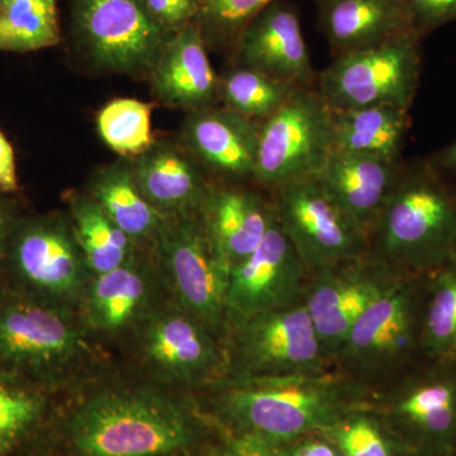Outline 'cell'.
<instances>
[{"instance_id": "cell-1", "label": "cell", "mask_w": 456, "mask_h": 456, "mask_svg": "<svg viewBox=\"0 0 456 456\" xmlns=\"http://www.w3.org/2000/svg\"><path fill=\"white\" fill-rule=\"evenodd\" d=\"M204 392L218 425L281 444L320 434L371 397L365 382L331 369L288 377L224 378Z\"/></svg>"}, {"instance_id": "cell-2", "label": "cell", "mask_w": 456, "mask_h": 456, "mask_svg": "<svg viewBox=\"0 0 456 456\" xmlns=\"http://www.w3.org/2000/svg\"><path fill=\"white\" fill-rule=\"evenodd\" d=\"M203 434L197 408L154 383L101 387L65 422L75 456H174L193 449Z\"/></svg>"}, {"instance_id": "cell-3", "label": "cell", "mask_w": 456, "mask_h": 456, "mask_svg": "<svg viewBox=\"0 0 456 456\" xmlns=\"http://www.w3.org/2000/svg\"><path fill=\"white\" fill-rule=\"evenodd\" d=\"M107 360L79 311L0 284V377L64 391L94 382Z\"/></svg>"}, {"instance_id": "cell-4", "label": "cell", "mask_w": 456, "mask_h": 456, "mask_svg": "<svg viewBox=\"0 0 456 456\" xmlns=\"http://www.w3.org/2000/svg\"><path fill=\"white\" fill-rule=\"evenodd\" d=\"M369 255L419 277L456 260V189L426 159L401 164L369 233Z\"/></svg>"}, {"instance_id": "cell-5", "label": "cell", "mask_w": 456, "mask_h": 456, "mask_svg": "<svg viewBox=\"0 0 456 456\" xmlns=\"http://www.w3.org/2000/svg\"><path fill=\"white\" fill-rule=\"evenodd\" d=\"M3 268L8 283L44 301L79 311L92 281L68 213L53 211L18 220Z\"/></svg>"}, {"instance_id": "cell-6", "label": "cell", "mask_w": 456, "mask_h": 456, "mask_svg": "<svg viewBox=\"0 0 456 456\" xmlns=\"http://www.w3.org/2000/svg\"><path fill=\"white\" fill-rule=\"evenodd\" d=\"M128 342L150 382L165 388L204 391L226 377L224 342L173 298L156 308Z\"/></svg>"}, {"instance_id": "cell-7", "label": "cell", "mask_w": 456, "mask_h": 456, "mask_svg": "<svg viewBox=\"0 0 456 456\" xmlns=\"http://www.w3.org/2000/svg\"><path fill=\"white\" fill-rule=\"evenodd\" d=\"M421 42L410 33L335 57L317 74L314 89L331 112L373 106L410 110L421 80Z\"/></svg>"}, {"instance_id": "cell-8", "label": "cell", "mask_w": 456, "mask_h": 456, "mask_svg": "<svg viewBox=\"0 0 456 456\" xmlns=\"http://www.w3.org/2000/svg\"><path fill=\"white\" fill-rule=\"evenodd\" d=\"M425 275L406 274L365 311L335 355L344 373L362 380L412 368L421 360Z\"/></svg>"}, {"instance_id": "cell-9", "label": "cell", "mask_w": 456, "mask_h": 456, "mask_svg": "<svg viewBox=\"0 0 456 456\" xmlns=\"http://www.w3.org/2000/svg\"><path fill=\"white\" fill-rule=\"evenodd\" d=\"M224 347L231 379L320 373L334 365L305 302L248 318L228 331Z\"/></svg>"}, {"instance_id": "cell-10", "label": "cell", "mask_w": 456, "mask_h": 456, "mask_svg": "<svg viewBox=\"0 0 456 456\" xmlns=\"http://www.w3.org/2000/svg\"><path fill=\"white\" fill-rule=\"evenodd\" d=\"M70 16L77 49L107 73L149 77L173 36L142 0H70Z\"/></svg>"}, {"instance_id": "cell-11", "label": "cell", "mask_w": 456, "mask_h": 456, "mask_svg": "<svg viewBox=\"0 0 456 456\" xmlns=\"http://www.w3.org/2000/svg\"><path fill=\"white\" fill-rule=\"evenodd\" d=\"M151 250L171 298L224 344L230 273L218 259L200 213L165 218Z\"/></svg>"}, {"instance_id": "cell-12", "label": "cell", "mask_w": 456, "mask_h": 456, "mask_svg": "<svg viewBox=\"0 0 456 456\" xmlns=\"http://www.w3.org/2000/svg\"><path fill=\"white\" fill-rule=\"evenodd\" d=\"M368 404L411 455L456 456V369L419 360Z\"/></svg>"}, {"instance_id": "cell-13", "label": "cell", "mask_w": 456, "mask_h": 456, "mask_svg": "<svg viewBox=\"0 0 456 456\" xmlns=\"http://www.w3.org/2000/svg\"><path fill=\"white\" fill-rule=\"evenodd\" d=\"M334 150L331 110L314 86L298 88L260 122L254 183L273 191L316 175Z\"/></svg>"}, {"instance_id": "cell-14", "label": "cell", "mask_w": 456, "mask_h": 456, "mask_svg": "<svg viewBox=\"0 0 456 456\" xmlns=\"http://www.w3.org/2000/svg\"><path fill=\"white\" fill-rule=\"evenodd\" d=\"M281 230L308 274L369 254V235L330 196L316 176L270 191Z\"/></svg>"}, {"instance_id": "cell-15", "label": "cell", "mask_w": 456, "mask_h": 456, "mask_svg": "<svg viewBox=\"0 0 456 456\" xmlns=\"http://www.w3.org/2000/svg\"><path fill=\"white\" fill-rule=\"evenodd\" d=\"M403 275L369 254L308 274L303 302L332 362L356 321Z\"/></svg>"}, {"instance_id": "cell-16", "label": "cell", "mask_w": 456, "mask_h": 456, "mask_svg": "<svg viewBox=\"0 0 456 456\" xmlns=\"http://www.w3.org/2000/svg\"><path fill=\"white\" fill-rule=\"evenodd\" d=\"M169 298L154 253L140 248L119 268L92 278L79 314L99 341L128 340Z\"/></svg>"}, {"instance_id": "cell-17", "label": "cell", "mask_w": 456, "mask_h": 456, "mask_svg": "<svg viewBox=\"0 0 456 456\" xmlns=\"http://www.w3.org/2000/svg\"><path fill=\"white\" fill-rule=\"evenodd\" d=\"M307 279L305 264L275 218L256 250L230 272L227 334L263 312L302 303Z\"/></svg>"}, {"instance_id": "cell-18", "label": "cell", "mask_w": 456, "mask_h": 456, "mask_svg": "<svg viewBox=\"0 0 456 456\" xmlns=\"http://www.w3.org/2000/svg\"><path fill=\"white\" fill-rule=\"evenodd\" d=\"M232 53L236 66L301 88L316 84L298 11L292 3L277 0L264 9L246 26Z\"/></svg>"}, {"instance_id": "cell-19", "label": "cell", "mask_w": 456, "mask_h": 456, "mask_svg": "<svg viewBox=\"0 0 456 456\" xmlns=\"http://www.w3.org/2000/svg\"><path fill=\"white\" fill-rule=\"evenodd\" d=\"M207 236L231 272L256 250L277 218L273 198L242 183L211 182L200 211Z\"/></svg>"}, {"instance_id": "cell-20", "label": "cell", "mask_w": 456, "mask_h": 456, "mask_svg": "<svg viewBox=\"0 0 456 456\" xmlns=\"http://www.w3.org/2000/svg\"><path fill=\"white\" fill-rule=\"evenodd\" d=\"M259 131V122L215 106L187 114L182 142L216 180L254 182Z\"/></svg>"}, {"instance_id": "cell-21", "label": "cell", "mask_w": 456, "mask_h": 456, "mask_svg": "<svg viewBox=\"0 0 456 456\" xmlns=\"http://www.w3.org/2000/svg\"><path fill=\"white\" fill-rule=\"evenodd\" d=\"M130 161L141 193L164 217L200 213L211 180L182 141L155 139Z\"/></svg>"}, {"instance_id": "cell-22", "label": "cell", "mask_w": 456, "mask_h": 456, "mask_svg": "<svg viewBox=\"0 0 456 456\" xmlns=\"http://www.w3.org/2000/svg\"><path fill=\"white\" fill-rule=\"evenodd\" d=\"M207 50L194 22L171 36L149 75L156 103L189 113L215 107L220 102V75Z\"/></svg>"}, {"instance_id": "cell-23", "label": "cell", "mask_w": 456, "mask_h": 456, "mask_svg": "<svg viewBox=\"0 0 456 456\" xmlns=\"http://www.w3.org/2000/svg\"><path fill=\"white\" fill-rule=\"evenodd\" d=\"M316 5L334 59L417 33L402 0H316Z\"/></svg>"}, {"instance_id": "cell-24", "label": "cell", "mask_w": 456, "mask_h": 456, "mask_svg": "<svg viewBox=\"0 0 456 456\" xmlns=\"http://www.w3.org/2000/svg\"><path fill=\"white\" fill-rule=\"evenodd\" d=\"M402 163L334 149L314 176L342 211L369 235L391 193Z\"/></svg>"}, {"instance_id": "cell-25", "label": "cell", "mask_w": 456, "mask_h": 456, "mask_svg": "<svg viewBox=\"0 0 456 456\" xmlns=\"http://www.w3.org/2000/svg\"><path fill=\"white\" fill-rule=\"evenodd\" d=\"M86 191L134 244L145 250L154 248L167 217L141 193L128 159L93 171Z\"/></svg>"}, {"instance_id": "cell-26", "label": "cell", "mask_w": 456, "mask_h": 456, "mask_svg": "<svg viewBox=\"0 0 456 456\" xmlns=\"http://www.w3.org/2000/svg\"><path fill=\"white\" fill-rule=\"evenodd\" d=\"M334 149L401 163L411 128L410 110L373 106L331 112Z\"/></svg>"}, {"instance_id": "cell-27", "label": "cell", "mask_w": 456, "mask_h": 456, "mask_svg": "<svg viewBox=\"0 0 456 456\" xmlns=\"http://www.w3.org/2000/svg\"><path fill=\"white\" fill-rule=\"evenodd\" d=\"M65 203L75 239L93 277L119 268L140 250L86 191H69Z\"/></svg>"}, {"instance_id": "cell-28", "label": "cell", "mask_w": 456, "mask_h": 456, "mask_svg": "<svg viewBox=\"0 0 456 456\" xmlns=\"http://www.w3.org/2000/svg\"><path fill=\"white\" fill-rule=\"evenodd\" d=\"M419 356L456 369V260L425 275Z\"/></svg>"}, {"instance_id": "cell-29", "label": "cell", "mask_w": 456, "mask_h": 456, "mask_svg": "<svg viewBox=\"0 0 456 456\" xmlns=\"http://www.w3.org/2000/svg\"><path fill=\"white\" fill-rule=\"evenodd\" d=\"M61 42L56 0H0V51L36 53Z\"/></svg>"}, {"instance_id": "cell-30", "label": "cell", "mask_w": 456, "mask_h": 456, "mask_svg": "<svg viewBox=\"0 0 456 456\" xmlns=\"http://www.w3.org/2000/svg\"><path fill=\"white\" fill-rule=\"evenodd\" d=\"M301 86L281 82L254 69L236 66L220 77L222 106L255 122H263L284 106Z\"/></svg>"}, {"instance_id": "cell-31", "label": "cell", "mask_w": 456, "mask_h": 456, "mask_svg": "<svg viewBox=\"0 0 456 456\" xmlns=\"http://www.w3.org/2000/svg\"><path fill=\"white\" fill-rule=\"evenodd\" d=\"M154 103L136 98L112 99L97 114L99 136L119 158H137L154 143Z\"/></svg>"}, {"instance_id": "cell-32", "label": "cell", "mask_w": 456, "mask_h": 456, "mask_svg": "<svg viewBox=\"0 0 456 456\" xmlns=\"http://www.w3.org/2000/svg\"><path fill=\"white\" fill-rule=\"evenodd\" d=\"M320 434L334 444L341 456H412L368 402Z\"/></svg>"}, {"instance_id": "cell-33", "label": "cell", "mask_w": 456, "mask_h": 456, "mask_svg": "<svg viewBox=\"0 0 456 456\" xmlns=\"http://www.w3.org/2000/svg\"><path fill=\"white\" fill-rule=\"evenodd\" d=\"M49 393L0 377V456L23 443L40 426L49 408Z\"/></svg>"}, {"instance_id": "cell-34", "label": "cell", "mask_w": 456, "mask_h": 456, "mask_svg": "<svg viewBox=\"0 0 456 456\" xmlns=\"http://www.w3.org/2000/svg\"><path fill=\"white\" fill-rule=\"evenodd\" d=\"M277 0H198L194 23L207 47L232 51L246 26Z\"/></svg>"}, {"instance_id": "cell-35", "label": "cell", "mask_w": 456, "mask_h": 456, "mask_svg": "<svg viewBox=\"0 0 456 456\" xmlns=\"http://www.w3.org/2000/svg\"><path fill=\"white\" fill-rule=\"evenodd\" d=\"M226 430L224 439L200 456H290L288 444L277 443L257 435Z\"/></svg>"}, {"instance_id": "cell-36", "label": "cell", "mask_w": 456, "mask_h": 456, "mask_svg": "<svg viewBox=\"0 0 456 456\" xmlns=\"http://www.w3.org/2000/svg\"><path fill=\"white\" fill-rule=\"evenodd\" d=\"M412 18L416 32L426 37L428 33L456 22V0H402Z\"/></svg>"}, {"instance_id": "cell-37", "label": "cell", "mask_w": 456, "mask_h": 456, "mask_svg": "<svg viewBox=\"0 0 456 456\" xmlns=\"http://www.w3.org/2000/svg\"><path fill=\"white\" fill-rule=\"evenodd\" d=\"M142 3L156 22L170 35L194 22L198 13V0H142Z\"/></svg>"}, {"instance_id": "cell-38", "label": "cell", "mask_w": 456, "mask_h": 456, "mask_svg": "<svg viewBox=\"0 0 456 456\" xmlns=\"http://www.w3.org/2000/svg\"><path fill=\"white\" fill-rule=\"evenodd\" d=\"M20 191V178H18L16 152L13 145L0 131V194L12 196Z\"/></svg>"}, {"instance_id": "cell-39", "label": "cell", "mask_w": 456, "mask_h": 456, "mask_svg": "<svg viewBox=\"0 0 456 456\" xmlns=\"http://www.w3.org/2000/svg\"><path fill=\"white\" fill-rule=\"evenodd\" d=\"M20 217L22 213L18 211L17 204L11 196L0 194V266L4 263L11 237Z\"/></svg>"}, {"instance_id": "cell-40", "label": "cell", "mask_w": 456, "mask_h": 456, "mask_svg": "<svg viewBox=\"0 0 456 456\" xmlns=\"http://www.w3.org/2000/svg\"><path fill=\"white\" fill-rule=\"evenodd\" d=\"M288 445L290 456H341L334 444L322 434L308 435Z\"/></svg>"}, {"instance_id": "cell-41", "label": "cell", "mask_w": 456, "mask_h": 456, "mask_svg": "<svg viewBox=\"0 0 456 456\" xmlns=\"http://www.w3.org/2000/svg\"><path fill=\"white\" fill-rule=\"evenodd\" d=\"M425 159L441 178L456 189V140Z\"/></svg>"}]
</instances>
